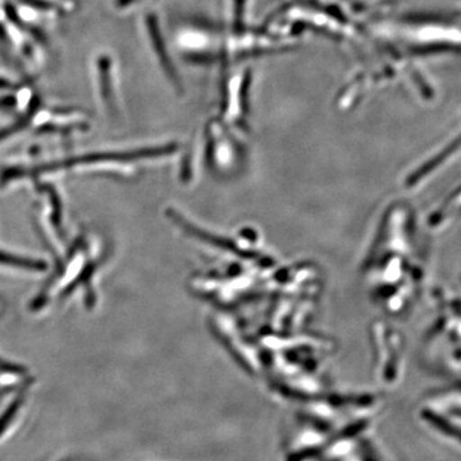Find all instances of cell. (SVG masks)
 I'll use <instances>...</instances> for the list:
<instances>
[{
	"instance_id": "6da1fadb",
	"label": "cell",
	"mask_w": 461,
	"mask_h": 461,
	"mask_svg": "<svg viewBox=\"0 0 461 461\" xmlns=\"http://www.w3.org/2000/svg\"><path fill=\"white\" fill-rule=\"evenodd\" d=\"M148 27L151 42H153V47L156 48L158 59L162 63L163 68H165L169 80L175 81V84L178 85L177 75H176V69L173 68L171 59H169L168 53H167L166 44L165 41H162V35H160L156 17L150 16L148 18Z\"/></svg>"
}]
</instances>
